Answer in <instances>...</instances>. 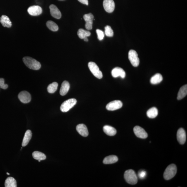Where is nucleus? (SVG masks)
<instances>
[{
	"label": "nucleus",
	"mask_w": 187,
	"mask_h": 187,
	"mask_svg": "<svg viewBox=\"0 0 187 187\" xmlns=\"http://www.w3.org/2000/svg\"><path fill=\"white\" fill-rule=\"evenodd\" d=\"M23 62L29 68L34 70H38L41 67V64L38 61L32 58L25 57L23 58Z\"/></svg>",
	"instance_id": "nucleus-1"
},
{
	"label": "nucleus",
	"mask_w": 187,
	"mask_h": 187,
	"mask_svg": "<svg viewBox=\"0 0 187 187\" xmlns=\"http://www.w3.org/2000/svg\"><path fill=\"white\" fill-rule=\"evenodd\" d=\"M124 178L126 181L129 184L134 185L137 184L138 178L134 171L132 169H129L125 171Z\"/></svg>",
	"instance_id": "nucleus-2"
},
{
	"label": "nucleus",
	"mask_w": 187,
	"mask_h": 187,
	"mask_svg": "<svg viewBox=\"0 0 187 187\" xmlns=\"http://www.w3.org/2000/svg\"><path fill=\"white\" fill-rule=\"evenodd\" d=\"M177 167L174 164H171L166 169L164 173V177L166 180L172 179L176 175Z\"/></svg>",
	"instance_id": "nucleus-3"
},
{
	"label": "nucleus",
	"mask_w": 187,
	"mask_h": 187,
	"mask_svg": "<svg viewBox=\"0 0 187 187\" xmlns=\"http://www.w3.org/2000/svg\"><path fill=\"white\" fill-rule=\"evenodd\" d=\"M77 100L75 99H71L64 101L60 106L61 111L63 112L68 111L76 105Z\"/></svg>",
	"instance_id": "nucleus-4"
},
{
	"label": "nucleus",
	"mask_w": 187,
	"mask_h": 187,
	"mask_svg": "<svg viewBox=\"0 0 187 187\" xmlns=\"http://www.w3.org/2000/svg\"><path fill=\"white\" fill-rule=\"evenodd\" d=\"M88 67L91 72L96 77L100 79L103 77L102 71H100L98 66L95 62H90L88 63Z\"/></svg>",
	"instance_id": "nucleus-5"
},
{
	"label": "nucleus",
	"mask_w": 187,
	"mask_h": 187,
	"mask_svg": "<svg viewBox=\"0 0 187 187\" xmlns=\"http://www.w3.org/2000/svg\"><path fill=\"white\" fill-rule=\"evenodd\" d=\"M128 58L132 65L134 67H138L139 65L140 60L138 57L137 52L135 50H131L129 52Z\"/></svg>",
	"instance_id": "nucleus-6"
},
{
	"label": "nucleus",
	"mask_w": 187,
	"mask_h": 187,
	"mask_svg": "<svg viewBox=\"0 0 187 187\" xmlns=\"http://www.w3.org/2000/svg\"><path fill=\"white\" fill-rule=\"evenodd\" d=\"M123 106L121 101L115 100L110 102L106 106V109L108 110L113 111L120 109Z\"/></svg>",
	"instance_id": "nucleus-7"
},
{
	"label": "nucleus",
	"mask_w": 187,
	"mask_h": 187,
	"mask_svg": "<svg viewBox=\"0 0 187 187\" xmlns=\"http://www.w3.org/2000/svg\"><path fill=\"white\" fill-rule=\"evenodd\" d=\"M103 5L104 10L108 13H112L114 10L115 5L113 0H104Z\"/></svg>",
	"instance_id": "nucleus-8"
},
{
	"label": "nucleus",
	"mask_w": 187,
	"mask_h": 187,
	"mask_svg": "<svg viewBox=\"0 0 187 187\" xmlns=\"http://www.w3.org/2000/svg\"><path fill=\"white\" fill-rule=\"evenodd\" d=\"M134 131L137 137L141 139H146L148 137V134L144 129L139 126L134 127Z\"/></svg>",
	"instance_id": "nucleus-9"
},
{
	"label": "nucleus",
	"mask_w": 187,
	"mask_h": 187,
	"mask_svg": "<svg viewBox=\"0 0 187 187\" xmlns=\"http://www.w3.org/2000/svg\"><path fill=\"white\" fill-rule=\"evenodd\" d=\"M18 98L21 102L25 104L30 102L31 99L30 94L26 91L21 92L18 94Z\"/></svg>",
	"instance_id": "nucleus-10"
},
{
	"label": "nucleus",
	"mask_w": 187,
	"mask_h": 187,
	"mask_svg": "<svg viewBox=\"0 0 187 187\" xmlns=\"http://www.w3.org/2000/svg\"><path fill=\"white\" fill-rule=\"evenodd\" d=\"M111 74L114 78H117L120 77L122 78H125V73L122 68L116 67L113 69L111 71Z\"/></svg>",
	"instance_id": "nucleus-11"
},
{
	"label": "nucleus",
	"mask_w": 187,
	"mask_h": 187,
	"mask_svg": "<svg viewBox=\"0 0 187 187\" xmlns=\"http://www.w3.org/2000/svg\"><path fill=\"white\" fill-rule=\"evenodd\" d=\"M177 140L180 144L183 145L186 140V132L182 128L178 130L177 134Z\"/></svg>",
	"instance_id": "nucleus-12"
},
{
	"label": "nucleus",
	"mask_w": 187,
	"mask_h": 187,
	"mask_svg": "<svg viewBox=\"0 0 187 187\" xmlns=\"http://www.w3.org/2000/svg\"><path fill=\"white\" fill-rule=\"evenodd\" d=\"M27 12L30 15L36 16L41 14L42 10L41 7L34 5L29 7L28 9Z\"/></svg>",
	"instance_id": "nucleus-13"
},
{
	"label": "nucleus",
	"mask_w": 187,
	"mask_h": 187,
	"mask_svg": "<svg viewBox=\"0 0 187 187\" xmlns=\"http://www.w3.org/2000/svg\"><path fill=\"white\" fill-rule=\"evenodd\" d=\"M51 14L54 18L60 19L62 17L61 12L55 5L52 4L49 7Z\"/></svg>",
	"instance_id": "nucleus-14"
},
{
	"label": "nucleus",
	"mask_w": 187,
	"mask_h": 187,
	"mask_svg": "<svg viewBox=\"0 0 187 187\" xmlns=\"http://www.w3.org/2000/svg\"><path fill=\"white\" fill-rule=\"evenodd\" d=\"M76 130L79 134L83 137H86L88 135V129L84 124H80L77 125Z\"/></svg>",
	"instance_id": "nucleus-15"
},
{
	"label": "nucleus",
	"mask_w": 187,
	"mask_h": 187,
	"mask_svg": "<svg viewBox=\"0 0 187 187\" xmlns=\"http://www.w3.org/2000/svg\"><path fill=\"white\" fill-rule=\"evenodd\" d=\"M70 84L68 82L64 81L62 84L60 91V94L62 96H64L67 93L69 90Z\"/></svg>",
	"instance_id": "nucleus-16"
},
{
	"label": "nucleus",
	"mask_w": 187,
	"mask_h": 187,
	"mask_svg": "<svg viewBox=\"0 0 187 187\" xmlns=\"http://www.w3.org/2000/svg\"><path fill=\"white\" fill-rule=\"evenodd\" d=\"M0 22L2 25L4 27L9 28L11 27L12 23L9 18L6 15L2 16L0 18Z\"/></svg>",
	"instance_id": "nucleus-17"
},
{
	"label": "nucleus",
	"mask_w": 187,
	"mask_h": 187,
	"mask_svg": "<svg viewBox=\"0 0 187 187\" xmlns=\"http://www.w3.org/2000/svg\"><path fill=\"white\" fill-rule=\"evenodd\" d=\"M103 130L105 133L107 135L112 136L115 135L116 133V130L114 127L109 125H105L103 128Z\"/></svg>",
	"instance_id": "nucleus-18"
},
{
	"label": "nucleus",
	"mask_w": 187,
	"mask_h": 187,
	"mask_svg": "<svg viewBox=\"0 0 187 187\" xmlns=\"http://www.w3.org/2000/svg\"><path fill=\"white\" fill-rule=\"evenodd\" d=\"M32 137V133L31 131L29 130H27L25 132V135H24L23 140L22 147H25L27 145Z\"/></svg>",
	"instance_id": "nucleus-19"
},
{
	"label": "nucleus",
	"mask_w": 187,
	"mask_h": 187,
	"mask_svg": "<svg viewBox=\"0 0 187 187\" xmlns=\"http://www.w3.org/2000/svg\"><path fill=\"white\" fill-rule=\"evenodd\" d=\"M118 158L116 155H110L105 158L103 163L105 164H110L115 163L118 162Z\"/></svg>",
	"instance_id": "nucleus-20"
},
{
	"label": "nucleus",
	"mask_w": 187,
	"mask_h": 187,
	"mask_svg": "<svg viewBox=\"0 0 187 187\" xmlns=\"http://www.w3.org/2000/svg\"><path fill=\"white\" fill-rule=\"evenodd\" d=\"M187 94V85L183 86L180 88L179 92H178L177 99L178 100L184 98L186 97Z\"/></svg>",
	"instance_id": "nucleus-21"
},
{
	"label": "nucleus",
	"mask_w": 187,
	"mask_h": 187,
	"mask_svg": "<svg viewBox=\"0 0 187 187\" xmlns=\"http://www.w3.org/2000/svg\"><path fill=\"white\" fill-rule=\"evenodd\" d=\"M163 79L162 75L160 74H156L152 77L150 79V83L152 84L155 85L160 83Z\"/></svg>",
	"instance_id": "nucleus-22"
},
{
	"label": "nucleus",
	"mask_w": 187,
	"mask_h": 187,
	"mask_svg": "<svg viewBox=\"0 0 187 187\" xmlns=\"http://www.w3.org/2000/svg\"><path fill=\"white\" fill-rule=\"evenodd\" d=\"M5 187H16V181L14 178L8 177L5 180Z\"/></svg>",
	"instance_id": "nucleus-23"
},
{
	"label": "nucleus",
	"mask_w": 187,
	"mask_h": 187,
	"mask_svg": "<svg viewBox=\"0 0 187 187\" xmlns=\"http://www.w3.org/2000/svg\"><path fill=\"white\" fill-rule=\"evenodd\" d=\"M158 114V110L156 108H150L147 112V115L150 118L153 119L156 117Z\"/></svg>",
	"instance_id": "nucleus-24"
},
{
	"label": "nucleus",
	"mask_w": 187,
	"mask_h": 187,
	"mask_svg": "<svg viewBox=\"0 0 187 187\" xmlns=\"http://www.w3.org/2000/svg\"><path fill=\"white\" fill-rule=\"evenodd\" d=\"M32 156L34 159L38 160H44L46 158V155L45 154L38 151L33 152Z\"/></svg>",
	"instance_id": "nucleus-25"
},
{
	"label": "nucleus",
	"mask_w": 187,
	"mask_h": 187,
	"mask_svg": "<svg viewBox=\"0 0 187 187\" xmlns=\"http://www.w3.org/2000/svg\"><path fill=\"white\" fill-rule=\"evenodd\" d=\"M78 35L81 39H84L86 37L90 36L91 33L90 31L84 30L83 29H79L77 32Z\"/></svg>",
	"instance_id": "nucleus-26"
},
{
	"label": "nucleus",
	"mask_w": 187,
	"mask_h": 187,
	"mask_svg": "<svg viewBox=\"0 0 187 187\" xmlns=\"http://www.w3.org/2000/svg\"><path fill=\"white\" fill-rule=\"evenodd\" d=\"M46 25L49 29L52 31L55 32L58 30V26L55 22L51 21H49L47 22Z\"/></svg>",
	"instance_id": "nucleus-27"
},
{
	"label": "nucleus",
	"mask_w": 187,
	"mask_h": 187,
	"mask_svg": "<svg viewBox=\"0 0 187 187\" xmlns=\"http://www.w3.org/2000/svg\"><path fill=\"white\" fill-rule=\"evenodd\" d=\"M58 87V84L57 82H53L49 85L47 88V90L49 93H53L57 90Z\"/></svg>",
	"instance_id": "nucleus-28"
},
{
	"label": "nucleus",
	"mask_w": 187,
	"mask_h": 187,
	"mask_svg": "<svg viewBox=\"0 0 187 187\" xmlns=\"http://www.w3.org/2000/svg\"><path fill=\"white\" fill-rule=\"evenodd\" d=\"M105 33L106 36L108 37H112L114 32L111 27L109 25L106 26L105 27Z\"/></svg>",
	"instance_id": "nucleus-29"
},
{
	"label": "nucleus",
	"mask_w": 187,
	"mask_h": 187,
	"mask_svg": "<svg viewBox=\"0 0 187 187\" xmlns=\"http://www.w3.org/2000/svg\"><path fill=\"white\" fill-rule=\"evenodd\" d=\"M83 18L85 22L91 21L94 20V16L92 13H90L84 15Z\"/></svg>",
	"instance_id": "nucleus-30"
},
{
	"label": "nucleus",
	"mask_w": 187,
	"mask_h": 187,
	"mask_svg": "<svg viewBox=\"0 0 187 187\" xmlns=\"http://www.w3.org/2000/svg\"><path fill=\"white\" fill-rule=\"evenodd\" d=\"M97 35L98 38L99 40H102L104 37V33L102 30L99 29H97L96 30Z\"/></svg>",
	"instance_id": "nucleus-31"
},
{
	"label": "nucleus",
	"mask_w": 187,
	"mask_h": 187,
	"mask_svg": "<svg viewBox=\"0 0 187 187\" xmlns=\"http://www.w3.org/2000/svg\"><path fill=\"white\" fill-rule=\"evenodd\" d=\"M0 87L3 90H6L8 87V85L5 84L4 79L3 78H0Z\"/></svg>",
	"instance_id": "nucleus-32"
},
{
	"label": "nucleus",
	"mask_w": 187,
	"mask_h": 187,
	"mask_svg": "<svg viewBox=\"0 0 187 187\" xmlns=\"http://www.w3.org/2000/svg\"><path fill=\"white\" fill-rule=\"evenodd\" d=\"M92 23H93L92 21L86 22L85 25L86 28L88 30L92 29Z\"/></svg>",
	"instance_id": "nucleus-33"
},
{
	"label": "nucleus",
	"mask_w": 187,
	"mask_h": 187,
	"mask_svg": "<svg viewBox=\"0 0 187 187\" xmlns=\"http://www.w3.org/2000/svg\"><path fill=\"white\" fill-rule=\"evenodd\" d=\"M147 175V173L144 171H141L138 173L139 177L140 179H143L146 177Z\"/></svg>",
	"instance_id": "nucleus-34"
},
{
	"label": "nucleus",
	"mask_w": 187,
	"mask_h": 187,
	"mask_svg": "<svg viewBox=\"0 0 187 187\" xmlns=\"http://www.w3.org/2000/svg\"><path fill=\"white\" fill-rule=\"evenodd\" d=\"M80 2L83 3L84 4H85L87 5H88V0H78Z\"/></svg>",
	"instance_id": "nucleus-35"
},
{
	"label": "nucleus",
	"mask_w": 187,
	"mask_h": 187,
	"mask_svg": "<svg viewBox=\"0 0 187 187\" xmlns=\"http://www.w3.org/2000/svg\"><path fill=\"white\" fill-rule=\"evenodd\" d=\"M84 40L86 42H87L88 41V38H87V37H86L85 38H84Z\"/></svg>",
	"instance_id": "nucleus-36"
},
{
	"label": "nucleus",
	"mask_w": 187,
	"mask_h": 187,
	"mask_svg": "<svg viewBox=\"0 0 187 187\" xmlns=\"http://www.w3.org/2000/svg\"><path fill=\"white\" fill-rule=\"evenodd\" d=\"M6 174L8 175H10V173H7Z\"/></svg>",
	"instance_id": "nucleus-37"
},
{
	"label": "nucleus",
	"mask_w": 187,
	"mask_h": 187,
	"mask_svg": "<svg viewBox=\"0 0 187 187\" xmlns=\"http://www.w3.org/2000/svg\"><path fill=\"white\" fill-rule=\"evenodd\" d=\"M58 1H64V0H58Z\"/></svg>",
	"instance_id": "nucleus-38"
}]
</instances>
